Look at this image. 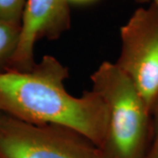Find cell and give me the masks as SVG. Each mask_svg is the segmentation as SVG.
Here are the masks:
<instances>
[{
	"label": "cell",
	"instance_id": "cell-8",
	"mask_svg": "<svg viewBox=\"0 0 158 158\" xmlns=\"http://www.w3.org/2000/svg\"><path fill=\"white\" fill-rule=\"evenodd\" d=\"M144 158H158V98L151 111V136Z\"/></svg>",
	"mask_w": 158,
	"mask_h": 158
},
{
	"label": "cell",
	"instance_id": "cell-1",
	"mask_svg": "<svg viewBox=\"0 0 158 158\" xmlns=\"http://www.w3.org/2000/svg\"><path fill=\"white\" fill-rule=\"evenodd\" d=\"M69 69L47 55L29 71H0V112L33 125H58L74 129L100 148L109 111L96 91L81 97L65 89Z\"/></svg>",
	"mask_w": 158,
	"mask_h": 158
},
{
	"label": "cell",
	"instance_id": "cell-11",
	"mask_svg": "<svg viewBox=\"0 0 158 158\" xmlns=\"http://www.w3.org/2000/svg\"><path fill=\"white\" fill-rule=\"evenodd\" d=\"M152 3H154V4L156 5V6L158 8V0H152Z\"/></svg>",
	"mask_w": 158,
	"mask_h": 158
},
{
	"label": "cell",
	"instance_id": "cell-10",
	"mask_svg": "<svg viewBox=\"0 0 158 158\" xmlns=\"http://www.w3.org/2000/svg\"><path fill=\"white\" fill-rule=\"evenodd\" d=\"M135 1L137 3H140V4H146V3L150 2L151 0H135Z\"/></svg>",
	"mask_w": 158,
	"mask_h": 158
},
{
	"label": "cell",
	"instance_id": "cell-9",
	"mask_svg": "<svg viewBox=\"0 0 158 158\" xmlns=\"http://www.w3.org/2000/svg\"><path fill=\"white\" fill-rule=\"evenodd\" d=\"M93 0H69V2H74V3H86V2H90Z\"/></svg>",
	"mask_w": 158,
	"mask_h": 158
},
{
	"label": "cell",
	"instance_id": "cell-6",
	"mask_svg": "<svg viewBox=\"0 0 158 158\" xmlns=\"http://www.w3.org/2000/svg\"><path fill=\"white\" fill-rule=\"evenodd\" d=\"M20 36V26L0 19V68L8 69L17 50Z\"/></svg>",
	"mask_w": 158,
	"mask_h": 158
},
{
	"label": "cell",
	"instance_id": "cell-5",
	"mask_svg": "<svg viewBox=\"0 0 158 158\" xmlns=\"http://www.w3.org/2000/svg\"><path fill=\"white\" fill-rule=\"evenodd\" d=\"M70 24L69 0H27L19 45L7 70H31L36 64V42L40 39H58L70 28Z\"/></svg>",
	"mask_w": 158,
	"mask_h": 158
},
{
	"label": "cell",
	"instance_id": "cell-7",
	"mask_svg": "<svg viewBox=\"0 0 158 158\" xmlns=\"http://www.w3.org/2000/svg\"><path fill=\"white\" fill-rule=\"evenodd\" d=\"M27 0H0V19L21 26Z\"/></svg>",
	"mask_w": 158,
	"mask_h": 158
},
{
	"label": "cell",
	"instance_id": "cell-4",
	"mask_svg": "<svg viewBox=\"0 0 158 158\" xmlns=\"http://www.w3.org/2000/svg\"><path fill=\"white\" fill-rule=\"evenodd\" d=\"M121 50L115 65L135 86L151 114L158 98V8L137 9L119 29Z\"/></svg>",
	"mask_w": 158,
	"mask_h": 158
},
{
	"label": "cell",
	"instance_id": "cell-3",
	"mask_svg": "<svg viewBox=\"0 0 158 158\" xmlns=\"http://www.w3.org/2000/svg\"><path fill=\"white\" fill-rule=\"evenodd\" d=\"M0 158H102V155L74 129L29 124L0 112Z\"/></svg>",
	"mask_w": 158,
	"mask_h": 158
},
{
	"label": "cell",
	"instance_id": "cell-2",
	"mask_svg": "<svg viewBox=\"0 0 158 158\" xmlns=\"http://www.w3.org/2000/svg\"><path fill=\"white\" fill-rule=\"evenodd\" d=\"M106 102L109 119L100 146L102 158H144L151 136V114L127 77L105 61L90 77Z\"/></svg>",
	"mask_w": 158,
	"mask_h": 158
}]
</instances>
